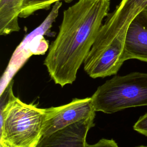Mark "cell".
<instances>
[{
  "mask_svg": "<svg viewBox=\"0 0 147 147\" xmlns=\"http://www.w3.org/2000/svg\"><path fill=\"white\" fill-rule=\"evenodd\" d=\"M95 113L91 97L75 98L66 105L46 108L42 135L52 133L82 119L95 117Z\"/></svg>",
  "mask_w": 147,
  "mask_h": 147,
  "instance_id": "5b68a950",
  "label": "cell"
},
{
  "mask_svg": "<svg viewBox=\"0 0 147 147\" xmlns=\"http://www.w3.org/2000/svg\"><path fill=\"white\" fill-rule=\"evenodd\" d=\"M136 18L147 28V5Z\"/></svg>",
  "mask_w": 147,
  "mask_h": 147,
  "instance_id": "7c38bea8",
  "label": "cell"
},
{
  "mask_svg": "<svg viewBox=\"0 0 147 147\" xmlns=\"http://www.w3.org/2000/svg\"><path fill=\"white\" fill-rule=\"evenodd\" d=\"M136 147H147V145H140V146H138Z\"/></svg>",
  "mask_w": 147,
  "mask_h": 147,
  "instance_id": "5bb4252c",
  "label": "cell"
},
{
  "mask_svg": "<svg viewBox=\"0 0 147 147\" xmlns=\"http://www.w3.org/2000/svg\"><path fill=\"white\" fill-rule=\"evenodd\" d=\"M86 147H119L117 142L113 140L102 138L94 144H86Z\"/></svg>",
  "mask_w": 147,
  "mask_h": 147,
  "instance_id": "8fae6325",
  "label": "cell"
},
{
  "mask_svg": "<svg viewBox=\"0 0 147 147\" xmlns=\"http://www.w3.org/2000/svg\"><path fill=\"white\" fill-rule=\"evenodd\" d=\"M146 5L147 0H121L107 15L90 51H99L113 41L124 43L129 25Z\"/></svg>",
  "mask_w": 147,
  "mask_h": 147,
  "instance_id": "277c9868",
  "label": "cell"
},
{
  "mask_svg": "<svg viewBox=\"0 0 147 147\" xmlns=\"http://www.w3.org/2000/svg\"><path fill=\"white\" fill-rule=\"evenodd\" d=\"M137 132L147 136V113L141 116L133 126Z\"/></svg>",
  "mask_w": 147,
  "mask_h": 147,
  "instance_id": "30bf717a",
  "label": "cell"
},
{
  "mask_svg": "<svg viewBox=\"0 0 147 147\" xmlns=\"http://www.w3.org/2000/svg\"><path fill=\"white\" fill-rule=\"evenodd\" d=\"M91 117L52 133L42 135L34 147H86L88 130L94 126Z\"/></svg>",
  "mask_w": 147,
  "mask_h": 147,
  "instance_id": "8992f818",
  "label": "cell"
},
{
  "mask_svg": "<svg viewBox=\"0 0 147 147\" xmlns=\"http://www.w3.org/2000/svg\"><path fill=\"white\" fill-rule=\"evenodd\" d=\"M70 2L72 0H25L20 14V18H26L40 10L49 9L58 1Z\"/></svg>",
  "mask_w": 147,
  "mask_h": 147,
  "instance_id": "9c48e42d",
  "label": "cell"
},
{
  "mask_svg": "<svg viewBox=\"0 0 147 147\" xmlns=\"http://www.w3.org/2000/svg\"><path fill=\"white\" fill-rule=\"evenodd\" d=\"M1 114V142L16 147L36 145L42 135L45 109L24 103L11 88Z\"/></svg>",
  "mask_w": 147,
  "mask_h": 147,
  "instance_id": "7a4b0ae2",
  "label": "cell"
},
{
  "mask_svg": "<svg viewBox=\"0 0 147 147\" xmlns=\"http://www.w3.org/2000/svg\"><path fill=\"white\" fill-rule=\"evenodd\" d=\"M25 0H0V34L20 30L18 18Z\"/></svg>",
  "mask_w": 147,
  "mask_h": 147,
  "instance_id": "ba28073f",
  "label": "cell"
},
{
  "mask_svg": "<svg viewBox=\"0 0 147 147\" xmlns=\"http://www.w3.org/2000/svg\"><path fill=\"white\" fill-rule=\"evenodd\" d=\"M123 53L125 61L137 59L147 62V28L136 18L127 29Z\"/></svg>",
  "mask_w": 147,
  "mask_h": 147,
  "instance_id": "52a82bcc",
  "label": "cell"
},
{
  "mask_svg": "<svg viewBox=\"0 0 147 147\" xmlns=\"http://www.w3.org/2000/svg\"><path fill=\"white\" fill-rule=\"evenodd\" d=\"M110 6V0H78L64 11L58 34L44 62L56 84L64 87L75 80Z\"/></svg>",
  "mask_w": 147,
  "mask_h": 147,
  "instance_id": "6da1fadb",
  "label": "cell"
},
{
  "mask_svg": "<svg viewBox=\"0 0 147 147\" xmlns=\"http://www.w3.org/2000/svg\"><path fill=\"white\" fill-rule=\"evenodd\" d=\"M0 147H16V146H14L10 145H9V144H6V143L1 142Z\"/></svg>",
  "mask_w": 147,
  "mask_h": 147,
  "instance_id": "4fadbf2b",
  "label": "cell"
},
{
  "mask_svg": "<svg viewBox=\"0 0 147 147\" xmlns=\"http://www.w3.org/2000/svg\"><path fill=\"white\" fill-rule=\"evenodd\" d=\"M91 99L95 111L106 114L147 106V73L115 76L99 86Z\"/></svg>",
  "mask_w": 147,
  "mask_h": 147,
  "instance_id": "3957f363",
  "label": "cell"
}]
</instances>
